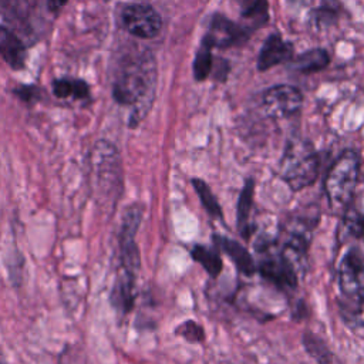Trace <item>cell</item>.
<instances>
[{
    "label": "cell",
    "instance_id": "7c38bea8",
    "mask_svg": "<svg viewBox=\"0 0 364 364\" xmlns=\"http://www.w3.org/2000/svg\"><path fill=\"white\" fill-rule=\"evenodd\" d=\"M363 233H364V212L357 203H354V200H351L350 205L344 209L343 219L338 225L337 240L340 245H344L351 240L360 239Z\"/></svg>",
    "mask_w": 364,
    "mask_h": 364
},
{
    "label": "cell",
    "instance_id": "7a4b0ae2",
    "mask_svg": "<svg viewBox=\"0 0 364 364\" xmlns=\"http://www.w3.org/2000/svg\"><path fill=\"white\" fill-rule=\"evenodd\" d=\"M91 183L102 208H115L122 193V166L117 148L108 141H98L92 148Z\"/></svg>",
    "mask_w": 364,
    "mask_h": 364
},
{
    "label": "cell",
    "instance_id": "277c9868",
    "mask_svg": "<svg viewBox=\"0 0 364 364\" xmlns=\"http://www.w3.org/2000/svg\"><path fill=\"white\" fill-rule=\"evenodd\" d=\"M358 173L360 158L354 151H344L330 166L324 179V191L333 210H343L350 205L358 183Z\"/></svg>",
    "mask_w": 364,
    "mask_h": 364
},
{
    "label": "cell",
    "instance_id": "ac0fdd59",
    "mask_svg": "<svg viewBox=\"0 0 364 364\" xmlns=\"http://www.w3.org/2000/svg\"><path fill=\"white\" fill-rule=\"evenodd\" d=\"M191 255L195 262H198L209 276L218 277L219 273L222 272V259L216 250L212 247L203 246V245H196L192 250Z\"/></svg>",
    "mask_w": 364,
    "mask_h": 364
},
{
    "label": "cell",
    "instance_id": "d6986e66",
    "mask_svg": "<svg viewBox=\"0 0 364 364\" xmlns=\"http://www.w3.org/2000/svg\"><path fill=\"white\" fill-rule=\"evenodd\" d=\"M54 95L58 98H87L90 95L88 84L82 80H55L53 82Z\"/></svg>",
    "mask_w": 364,
    "mask_h": 364
},
{
    "label": "cell",
    "instance_id": "4fadbf2b",
    "mask_svg": "<svg viewBox=\"0 0 364 364\" xmlns=\"http://www.w3.org/2000/svg\"><path fill=\"white\" fill-rule=\"evenodd\" d=\"M213 240L230 257V260L235 263L242 274L253 276L256 273V263L245 246L233 239L218 235L213 236Z\"/></svg>",
    "mask_w": 364,
    "mask_h": 364
},
{
    "label": "cell",
    "instance_id": "cb8c5ba5",
    "mask_svg": "<svg viewBox=\"0 0 364 364\" xmlns=\"http://www.w3.org/2000/svg\"><path fill=\"white\" fill-rule=\"evenodd\" d=\"M243 18L249 21V24L255 27H260L269 18L267 14V1L266 0H250L245 9L242 10Z\"/></svg>",
    "mask_w": 364,
    "mask_h": 364
},
{
    "label": "cell",
    "instance_id": "ffe728a7",
    "mask_svg": "<svg viewBox=\"0 0 364 364\" xmlns=\"http://www.w3.org/2000/svg\"><path fill=\"white\" fill-rule=\"evenodd\" d=\"M212 46L202 38L200 47L193 61V77L198 81H203L212 71Z\"/></svg>",
    "mask_w": 364,
    "mask_h": 364
},
{
    "label": "cell",
    "instance_id": "44dd1931",
    "mask_svg": "<svg viewBox=\"0 0 364 364\" xmlns=\"http://www.w3.org/2000/svg\"><path fill=\"white\" fill-rule=\"evenodd\" d=\"M303 344L306 351L311 358H314L318 364H330L333 360L331 351L327 348L324 341L318 338L316 334L306 333L303 336Z\"/></svg>",
    "mask_w": 364,
    "mask_h": 364
},
{
    "label": "cell",
    "instance_id": "6da1fadb",
    "mask_svg": "<svg viewBox=\"0 0 364 364\" xmlns=\"http://www.w3.org/2000/svg\"><path fill=\"white\" fill-rule=\"evenodd\" d=\"M156 84V64L149 51L131 61L114 84V98L124 105H131V127H135L149 111Z\"/></svg>",
    "mask_w": 364,
    "mask_h": 364
},
{
    "label": "cell",
    "instance_id": "9c48e42d",
    "mask_svg": "<svg viewBox=\"0 0 364 364\" xmlns=\"http://www.w3.org/2000/svg\"><path fill=\"white\" fill-rule=\"evenodd\" d=\"M247 36L249 31L240 24L230 21L222 14H215L210 20L209 30L203 40H206L212 47L226 48L230 46L242 44L243 41H246Z\"/></svg>",
    "mask_w": 364,
    "mask_h": 364
},
{
    "label": "cell",
    "instance_id": "ba28073f",
    "mask_svg": "<svg viewBox=\"0 0 364 364\" xmlns=\"http://www.w3.org/2000/svg\"><path fill=\"white\" fill-rule=\"evenodd\" d=\"M301 102V92L291 85H274L263 94L264 111L273 118H286L296 114Z\"/></svg>",
    "mask_w": 364,
    "mask_h": 364
},
{
    "label": "cell",
    "instance_id": "7402d4cb",
    "mask_svg": "<svg viewBox=\"0 0 364 364\" xmlns=\"http://www.w3.org/2000/svg\"><path fill=\"white\" fill-rule=\"evenodd\" d=\"M192 183H193V188L203 205V208L206 209V212L213 216V218H222V209H220V205L219 202L216 200V196L212 193L209 185L202 181V179H192Z\"/></svg>",
    "mask_w": 364,
    "mask_h": 364
},
{
    "label": "cell",
    "instance_id": "8fae6325",
    "mask_svg": "<svg viewBox=\"0 0 364 364\" xmlns=\"http://www.w3.org/2000/svg\"><path fill=\"white\" fill-rule=\"evenodd\" d=\"M293 58V46L284 41L279 34H272L264 41L259 58H257V68L259 71H266L273 65L280 63L290 61Z\"/></svg>",
    "mask_w": 364,
    "mask_h": 364
},
{
    "label": "cell",
    "instance_id": "484cf974",
    "mask_svg": "<svg viewBox=\"0 0 364 364\" xmlns=\"http://www.w3.org/2000/svg\"><path fill=\"white\" fill-rule=\"evenodd\" d=\"M68 0H47V6H48V10L51 11H58L61 7L65 6Z\"/></svg>",
    "mask_w": 364,
    "mask_h": 364
},
{
    "label": "cell",
    "instance_id": "5bb4252c",
    "mask_svg": "<svg viewBox=\"0 0 364 364\" xmlns=\"http://www.w3.org/2000/svg\"><path fill=\"white\" fill-rule=\"evenodd\" d=\"M0 55L14 70L26 65V48L20 38L9 28L0 26Z\"/></svg>",
    "mask_w": 364,
    "mask_h": 364
},
{
    "label": "cell",
    "instance_id": "2e32d148",
    "mask_svg": "<svg viewBox=\"0 0 364 364\" xmlns=\"http://www.w3.org/2000/svg\"><path fill=\"white\" fill-rule=\"evenodd\" d=\"M135 279L124 272L118 276V280L114 286L112 291V303L118 307L122 313H128L134 306L135 299Z\"/></svg>",
    "mask_w": 364,
    "mask_h": 364
},
{
    "label": "cell",
    "instance_id": "5b68a950",
    "mask_svg": "<svg viewBox=\"0 0 364 364\" xmlns=\"http://www.w3.org/2000/svg\"><path fill=\"white\" fill-rule=\"evenodd\" d=\"M142 219V210L139 206L132 205L127 209L119 233V249H121V267L124 273L136 277L139 272L141 257L135 243V233Z\"/></svg>",
    "mask_w": 364,
    "mask_h": 364
},
{
    "label": "cell",
    "instance_id": "30bf717a",
    "mask_svg": "<svg viewBox=\"0 0 364 364\" xmlns=\"http://www.w3.org/2000/svg\"><path fill=\"white\" fill-rule=\"evenodd\" d=\"M256 270H259V273L266 280H269L283 291L294 290L297 287V282L300 277L280 253L276 256L264 257L259 263Z\"/></svg>",
    "mask_w": 364,
    "mask_h": 364
},
{
    "label": "cell",
    "instance_id": "52a82bcc",
    "mask_svg": "<svg viewBox=\"0 0 364 364\" xmlns=\"http://www.w3.org/2000/svg\"><path fill=\"white\" fill-rule=\"evenodd\" d=\"M122 23L128 33L139 38H152L162 27V20L156 10L142 3L128 4L122 10Z\"/></svg>",
    "mask_w": 364,
    "mask_h": 364
},
{
    "label": "cell",
    "instance_id": "3957f363",
    "mask_svg": "<svg viewBox=\"0 0 364 364\" xmlns=\"http://www.w3.org/2000/svg\"><path fill=\"white\" fill-rule=\"evenodd\" d=\"M320 161L310 142L296 139L289 142L280 161L279 173L293 191L310 186L318 175Z\"/></svg>",
    "mask_w": 364,
    "mask_h": 364
},
{
    "label": "cell",
    "instance_id": "8992f818",
    "mask_svg": "<svg viewBox=\"0 0 364 364\" xmlns=\"http://www.w3.org/2000/svg\"><path fill=\"white\" fill-rule=\"evenodd\" d=\"M338 284L344 299H364V252L351 247L338 269Z\"/></svg>",
    "mask_w": 364,
    "mask_h": 364
},
{
    "label": "cell",
    "instance_id": "9a60e30c",
    "mask_svg": "<svg viewBox=\"0 0 364 364\" xmlns=\"http://www.w3.org/2000/svg\"><path fill=\"white\" fill-rule=\"evenodd\" d=\"M330 63L328 53L323 48H314L290 60V67L300 73H316L324 70Z\"/></svg>",
    "mask_w": 364,
    "mask_h": 364
},
{
    "label": "cell",
    "instance_id": "d4e9b609",
    "mask_svg": "<svg viewBox=\"0 0 364 364\" xmlns=\"http://www.w3.org/2000/svg\"><path fill=\"white\" fill-rule=\"evenodd\" d=\"M176 333H178L182 338H185L186 341H189V343H200V341H203V338H205L203 327H202L200 324H198L196 321H193V320L183 321V323L178 327Z\"/></svg>",
    "mask_w": 364,
    "mask_h": 364
},
{
    "label": "cell",
    "instance_id": "603a6c76",
    "mask_svg": "<svg viewBox=\"0 0 364 364\" xmlns=\"http://www.w3.org/2000/svg\"><path fill=\"white\" fill-rule=\"evenodd\" d=\"M340 311L347 323L364 326V299H344L340 301Z\"/></svg>",
    "mask_w": 364,
    "mask_h": 364
},
{
    "label": "cell",
    "instance_id": "e0dca14e",
    "mask_svg": "<svg viewBox=\"0 0 364 364\" xmlns=\"http://www.w3.org/2000/svg\"><path fill=\"white\" fill-rule=\"evenodd\" d=\"M253 192H255V182L253 179H247L243 185V189L239 196L237 202V228L242 236H249V216L253 206Z\"/></svg>",
    "mask_w": 364,
    "mask_h": 364
}]
</instances>
